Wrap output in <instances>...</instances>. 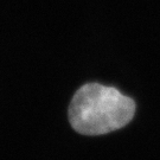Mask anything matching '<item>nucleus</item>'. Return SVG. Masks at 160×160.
Listing matches in <instances>:
<instances>
[{
  "mask_svg": "<svg viewBox=\"0 0 160 160\" xmlns=\"http://www.w3.org/2000/svg\"><path fill=\"white\" fill-rule=\"evenodd\" d=\"M135 103L113 87L88 83L81 87L69 106V121L84 135H102L125 127L133 119Z\"/></svg>",
  "mask_w": 160,
  "mask_h": 160,
  "instance_id": "obj_1",
  "label": "nucleus"
}]
</instances>
